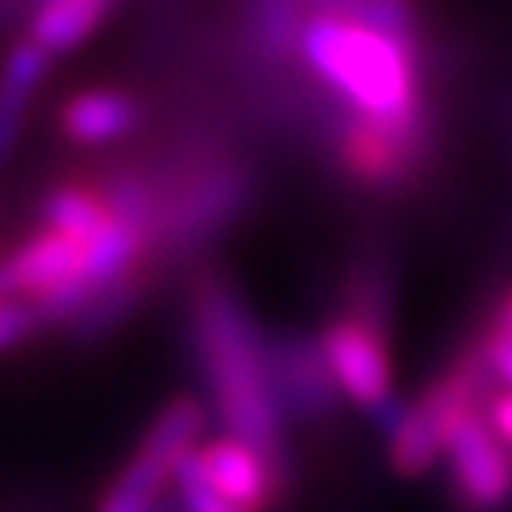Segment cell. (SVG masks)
<instances>
[{
    "label": "cell",
    "instance_id": "obj_9",
    "mask_svg": "<svg viewBox=\"0 0 512 512\" xmlns=\"http://www.w3.org/2000/svg\"><path fill=\"white\" fill-rule=\"evenodd\" d=\"M319 339H323L327 363L343 388V400H351L363 412H375L379 404H388L396 396L388 331H379L343 311L319 331Z\"/></svg>",
    "mask_w": 512,
    "mask_h": 512
},
{
    "label": "cell",
    "instance_id": "obj_16",
    "mask_svg": "<svg viewBox=\"0 0 512 512\" xmlns=\"http://www.w3.org/2000/svg\"><path fill=\"white\" fill-rule=\"evenodd\" d=\"M41 222L57 234L77 238L81 246L93 242L109 222H113V206L105 198V190L93 186H77V182H61L41 198Z\"/></svg>",
    "mask_w": 512,
    "mask_h": 512
},
{
    "label": "cell",
    "instance_id": "obj_14",
    "mask_svg": "<svg viewBox=\"0 0 512 512\" xmlns=\"http://www.w3.org/2000/svg\"><path fill=\"white\" fill-rule=\"evenodd\" d=\"M307 17H311V0H250L246 5L250 49L271 65H287L291 57H299Z\"/></svg>",
    "mask_w": 512,
    "mask_h": 512
},
{
    "label": "cell",
    "instance_id": "obj_15",
    "mask_svg": "<svg viewBox=\"0 0 512 512\" xmlns=\"http://www.w3.org/2000/svg\"><path fill=\"white\" fill-rule=\"evenodd\" d=\"M343 311L379 327L392 331V307H396V271L388 263V254L367 250L351 263L347 283H343Z\"/></svg>",
    "mask_w": 512,
    "mask_h": 512
},
{
    "label": "cell",
    "instance_id": "obj_12",
    "mask_svg": "<svg viewBox=\"0 0 512 512\" xmlns=\"http://www.w3.org/2000/svg\"><path fill=\"white\" fill-rule=\"evenodd\" d=\"M49 61L53 57L33 37L17 41L5 53V61H0V166L9 162V154L21 142V130H25L29 109H33V97H37V89L49 77Z\"/></svg>",
    "mask_w": 512,
    "mask_h": 512
},
{
    "label": "cell",
    "instance_id": "obj_21",
    "mask_svg": "<svg viewBox=\"0 0 512 512\" xmlns=\"http://www.w3.org/2000/svg\"><path fill=\"white\" fill-rule=\"evenodd\" d=\"M480 412H484V420L492 424V432L512 448V392H492Z\"/></svg>",
    "mask_w": 512,
    "mask_h": 512
},
{
    "label": "cell",
    "instance_id": "obj_19",
    "mask_svg": "<svg viewBox=\"0 0 512 512\" xmlns=\"http://www.w3.org/2000/svg\"><path fill=\"white\" fill-rule=\"evenodd\" d=\"M37 331H45L33 299H17V295H0V355L29 343Z\"/></svg>",
    "mask_w": 512,
    "mask_h": 512
},
{
    "label": "cell",
    "instance_id": "obj_18",
    "mask_svg": "<svg viewBox=\"0 0 512 512\" xmlns=\"http://www.w3.org/2000/svg\"><path fill=\"white\" fill-rule=\"evenodd\" d=\"M174 492H178V500H182L186 512H246V508H238L234 500H226V496L206 480V472H202V464H198V448L178 464V472H174Z\"/></svg>",
    "mask_w": 512,
    "mask_h": 512
},
{
    "label": "cell",
    "instance_id": "obj_13",
    "mask_svg": "<svg viewBox=\"0 0 512 512\" xmlns=\"http://www.w3.org/2000/svg\"><path fill=\"white\" fill-rule=\"evenodd\" d=\"M109 9L113 0H41L29 17V37L49 57H65L101 29Z\"/></svg>",
    "mask_w": 512,
    "mask_h": 512
},
{
    "label": "cell",
    "instance_id": "obj_23",
    "mask_svg": "<svg viewBox=\"0 0 512 512\" xmlns=\"http://www.w3.org/2000/svg\"><path fill=\"white\" fill-rule=\"evenodd\" d=\"M17 17V5H13V0H0V25H9Z\"/></svg>",
    "mask_w": 512,
    "mask_h": 512
},
{
    "label": "cell",
    "instance_id": "obj_4",
    "mask_svg": "<svg viewBox=\"0 0 512 512\" xmlns=\"http://www.w3.org/2000/svg\"><path fill=\"white\" fill-rule=\"evenodd\" d=\"M206 424H210V412L202 400L194 396L170 400L150 424L134 460L101 492L93 512H186L178 492H170V480L178 464L198 448Z\"/></svg>",
    "mask_w": 512,
    "mask_h": 512
},
{
    "label": "cell",
    "instance_id": "obj_22",
    "mask_svg": "<svg viewBox=\"0 0 512 512\" xmlns=\"http://www.w3.org/2000/svg\"><path fill=\"white\" fill-rule=\"evenodd\" d=\"M496 327L500 331H512V291L500 299V307H496Z\"/></svg>",
    "mask_w": 512,
    "mask_h": 512
},
{
    "label": "cell",
    "instance_id": "obj_2",
    "mask_svg": "<svg viewBox=\"0 0 512 512\" xmlns=\"http://www.w3.org/2000/svg\"><path fill=\"white\" fill-rule=\"evenodd\" d=\"M299 57L347 113L371 121H424V49L371 25L311 13Z\"/></svg>",
    "mask_w": 512,
    "mask_h": 512
},
{
    "label": "cell",
    "instance_id": "obj_1",
    "mask_svg": "<svg viewBox=\"0 0 512 512\" xmlns=\"http://www.w3.org/2000/svg\"><path fill=\"white\" fill-rule=\"evenodd\" d=\"M190 335L214 420L226 428V436L254 444L279 472L291 476L283 444L287 420L271 375V335H263L259 319L250 315L230 279H198L190 299Z\"/></svg>",
    "mask_w": 512,
    "mask_h": 512
},
{
    "label": "cell",
    "instance_id": "obj_8",
    "mask_svg": "<svg viewBox=\"0 0 512 512\" xmlns=\"http://www.w3.org/2000/svg\"><path fill=\"white\" fill-rule=\"evenodd\" d=\"M271 375L287 424H327L339 412L343 388L327 363L319 335H303V331L271 335Z\"/></svg>",
    "mask_w": 512,
    "mask_h": 512
},
{
    "label": "cell",
    "instance_id": "obj_17",
    "mask_svg": "<svg viewBox=\"0 0 512 512\" xmlns=\"http://www.w3.org/2000/svg\"><path fill=\"white\" fill-rule=\"evenodd\" d=\"M138 303H142V279L130 275V279H121V283L101 287V291L65 323V331H69L73 343H85V347H89V343H101L113 327H121L125 319L138 311Z\"/></svg>",
    "mask_w": 512,
    "mask_h": 512
},
{
    "label": "cell",
    "instance_id": "obj_20",
    "mask_svg": "<svg viewBox=\"0 0 512 512\" xmlns=\"http://www.w3.org/2000/svg\"><path fill=\"white\" fill-rule=\"evenodd\" d=\"M480 343H484V355H488V367H492L496 383H504V388L512 392V331L492 327Z\"/></svg>",
    "mask_w": 512,
    "mask_h": 512
},
{
    "label": "cell",
    "instance_id": "obj_10",
    "mask_svg": "<svg viewBox=\"0 0 512 512\" xmlns=\"http://www.w3.org/2000/svg\"><path fill=\"white\" fill-rule=\"evenodd\" d=\"M198 464H202L206 480L246 512H267L291 484L287 472H279L259 448L238 436L198 444Z\"/></svg>",
    "mask_w": 512,
    "mask_h": 512
},
{
    "label": "cell",
    "instance_id": "obj_7",
    "mask_svg": "<svg viewBox=\"0 0 512 512\" xmlns=\"http://www.w3.org/2000/svg\"><path fill=\"white\" fill-rule=\"evenodd\" d=\"M444 456L456 512H504L512 504V448L492 432L484 412L456 420Z\"/></svg>",
    "mask_w": 512,
    "mask_h": 512
},
{
    "label": "cell",
    "instance_id": "obj_24",
    "mask_svg": "<svg viewBox=\"0 0 512 512\" xmlns=\"http://www.w3.org/2000/svg\"><path fill=\"white\" fill-rule=\"evenodd\" d=\"M388 5H408V0H388Z\"/></svg>",
    "mask_w": 512,
    "mask_h": 512
},
{
    "label": "cell",
    "instance_id": "obj_6",
    "mask_svg": "<svg viewBox=\"0 0 512 512\" xmlns=\"http://www.w3.org/2000/svg\"><path fill=\"white\" fill-rule=\"evenodd\" d=\"M432 150V117L424 121H371L343 109L335 154L339 166L367 190L408 186Z\"/></svg>",
    "mask_w": 512,
    "mask_h": 512
},
{
    "label": "cell",
    "instance_id": "obj_3",
    "mask_svg": "<svg viewBox=\"0 0 512 512\" xmlns=\"http://www.w3.org/2000/svg\"><path fill=\"white\" fill-rule=\"evenodd\" d=\"M492 392H496V375L488 367L484 343L476 339L416 404H408L400 428L388 436L392 472L396 476H424L444 456L456 420L468 412H480Z\"/></svg>",
    "mask_w": 512,
    "mask_h": 512
},
{
    "label": "cell",
    "instance_id": "obj_11",
    "mask_svg": "<svg viewBox=\"0 0 512 512\" xmlns=\"http://www.w3.org/2000/svg\"><path fill=\"white\" fill-rule=\"evenodd\" d=\"M61 134L77 146H113L142 125V101L125 89H81L61 105Z\"/></svg>",
    "mask_w": 512,
    "mask_h": 512
},
{
    "label": "cell",
    "instance_id": "obj_5",
    "mask_svg": "<svg viewBox=\"0 0 512 512\" xmlns=\"http://www.w3.org/2000/svg\"><path fill=\"white\" fill-rule=\"evenodd\" d=\"M254 198V174L238 162H214L190 174L170 198H162L154 246L158 250H198L206 238L226 230Z\"/></svg>",
    "mask_w": 512,
    "mask_h": 512
}]
</instances>
